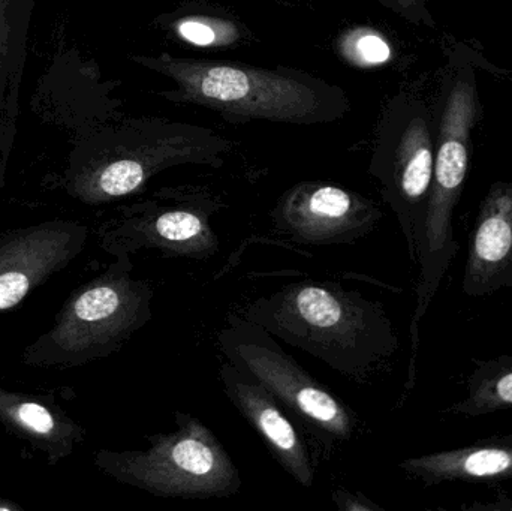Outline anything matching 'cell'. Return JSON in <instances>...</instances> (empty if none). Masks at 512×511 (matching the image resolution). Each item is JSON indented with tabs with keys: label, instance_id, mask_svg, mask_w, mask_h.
Segmentation results:
<instances>
[{
	"label": "cell",
	"instance_id": "cell-6",
	"mask_svg": "<svg viewBox=\"0 0 512 511\" xmlns=\"http://www.w3.org/2000/svg\"><path fill=\"white\" fill-rule=\"evenodd\" d=\"M433 167L435 146L426 117L417 108L393 105L379 131L369 173L381 183L382 197L396 215L414 264Z\"/></svg>",
	"mask_w": 512,
	"mask_h": 511
},
{
	"label": "cell",
	"instance_id": "cell-5",
	"mask_svg": "<svg viewBox=\"0 0 512 511\" xmlns=\"http://www.w3.org/2000/svg\"><path fill=\"white\" fill-rule=\"evenodd\" d=\"M92 168L89 191L114 200L140 191L162 171L180 165L221 168L234 143L215 129L168 117H143L126 123Z\"/></svg>",
	"mask_w": 512,
	"mask_h": 511
},
{
	"label": "cell",
	"instance_id": "cell-15",
	"mask_svg": "<svg viewBox=\"0 0 512 511\" xmlns=\"http://www.w3.org/2000/svg\"><path fill=\"white\" fill-rule=\"evenodd\" d=\"M59 240L47 236L21 240L8 257L0 258V311L14 308L59 257Z\"/></svg>",
	"mask_w": 512,
	"mask_h": 511
},
{
	"label": "cell",
	"instance_id": "cell-4",
	"mask_svg": "<svg viewBox=\"0 0 512 511\" xmlns=\"http://www.w3.org/2000/svg\"><path fill=\"white\" fill-rule=\"evenodd\" d=\"M176 429L149 437V449L105 453L102 465L120 482L167 500H225L242 476L215 432L198 417L174 413Z\"/></svg>",
	"mask_w": 512,
	"mask_h": 511
},
{
	"label": "cell",
	"instance_id": "cell-16",
	"mask_svg": "<svg viewBox=\"0 0 512 511\" xmlns=\"http://www.w3.org/2000/svg\"><path fill=\"white\" fill-rule=\"evenodd\" d=\"M339 53L351 65L369 68L390 60L391 47L384 36L369 27L348 30L339 39Z\"/></svg>",
	"mask_w": 512,
	"mask_h": 511
},
{
	"label": "cell",
	"instance_id": "cell-8",
	"mask_svg": "<svg viewBox=\"0 0 512 511\" xmlns=\"http://www.w3.org/2000/svg\"><path fill=\"white\" fill-rule=\"evenodd\" d=\"M270 219L280 236L298 245H352L376 230L382 210L343 186L300 182L280 195Z\"/></svg>",
	"mask_w": 512,
	"mask_h": 511
},
{
	"label": "cell",
	"instance_id": "cell-20",
	"mask_svg": "<svg viewBox=\"0 0 512 511\" xmlns=\"http://www.w3.org/2000/svg\"><path fill=\"white\" fill-rule=\"evenodd\" d=\"M462 510L468 511H512V497L505 492H498L495 500L490 503H474L462 506Z\"/></svg>",
	"mask_w": 512,
	"mask_h": 511
},
{
	"label": "cell",
	"instance_id": "cell-14",
	"mask_svg": "<svg viewBox=\"0 0 512 511\" xmlns=\"http://www.w3.org/2000/svg\"><path fill=\"white\" fill-rule=\"evenodd\" d=\"M512 410V354L478 360L466 380V396L448 407L460 417H483Z\"/></svg>",
	"mask_w": 512,
	"mask_h": 511
},
{
	"label": "cell",
	"instance_id": "cell-17",
	"mask_svg": "<svg viewBox=\"0 0 512 511\" xmlns=\"http://www.w3.org/2000/svg\"><path fill=\"white\" fill-rule=\"evenodd\" d=\"M18 422L39 435H48L54 431V420L44 407L32 402L20 405L17 410Z\"/></svg>",
	"mask_w": 512,
	"mask_h": 511
},
{
	"label": "cell",
	"instance_id": "cell-12",
	"mask_svg": "<svg viewBox=\"0 0 512 511\" xmlns=\"http://www.w3.org/2000/svg\"><path fill=\"white\" fill-rule=\"evenodd\" d=\"M400 470L424 486L496 483L512 479V434L496 435L459 449L427 453L400 462Z\"/></svg>",
	"mask_w": 512,
	"mask_h": 511
},
{
	"label": "cell",
	"instance_id": "cell-10",
	"mask_svg": "<svg viewBox=\"0 0 512 511\" xmlns=\"http://www.w3.org/2000/svg\"><path fill=\"white\" fill-rule=\"evenodd\" d=\"M219 380L231 404L264 441L277 464L303 488H312L316 455L304 432L283 405L249 372L225 360Z\"/></svg>",
	"mask_w": 512,
	"mask_h": 511
},
{
	"label": "cell",
	"instance_id": "cell-18",
	"mask_svg": "<svg viewBox=\"0 0 512 511\" xmlns=\"http://www.w3.org/2000/svg\"><path fill=\"white\" fill-rule=\"evenodd\" d=\"M376 2L411 23L432 24V18L426 8V0H376Z\"/></svg>",
	"mask_w": 512,
	"mask_h": 511
},
{
	"label": "cell",
	"instance_id": "cell-7",
	"mask_svg": "<svg viewBox=\"0 0 512 511\" xmlns=\"http://www.w3.org/2000/svg\"><path fill=\"white\" fill-rule=\"evenodd\" d=\"M224 203L204 186H174L135 204L116 236L125 254L150 249L162 258L207 261L221 249L213 216Z\"/></svg>",
	"mask_w": 512,
	"mask_h": 511
},
{
	"label": "cell",
	"instance_id": "cell-3",
	"mask_svg": "<svg viewBox=\"0 0 512 511\" xmlns=\"http://www.w3.org/2000/svg\"><path fill=\"white\" fill-rule=\"evenodd\" d=\"M218 345L228 362L249 372L283 405L324 458L357 438V414L319 383L267 330L239 314L228 315Z\"/></svg>",
	"mask_w": 512,
	"mask_h": 511
},
{
	"label": "cell",
	"instance_id": "cell-11",
	"mask_svg": "<svg viewBox=\"0 0 512 511\" xmlns=\"http://www.w3.org/2000/svg\"><path fill=\"white\" fill-rule=\"evenodd\" d=\"M512 288V183L493 186L478 210L462 291L484 297Z\"/></svg>",
	"mask_w": 512,
	"mask_h": 511
},
{
	"label": "cell",
	"instance_id": "cell-13",
	"mask_svg": "<svg viewBox=\"0 0 512 511\" xmlns=\"http://www.w3.org/2000/svg\"><path fill=\"white\" fill-rule=\"evenodd\" d=\"M156 26L168 38L201 50H230L252 38L248 27L230 14L200 5H183L159 15Z\"/></svg>",
	"mask_w": 512,
	"mask_h": 511
},
{
	"label": "cell",
	"instance_id": "cell-19",
	"mask_svg": "<svg viewBox=\"0 0 512 511\" xmlns=\"http://www.w3.org/2000/svg\"><path fill=\"white\" fill-rule=\"evenodd\" d=\"M331 500L340 511H384L375 501L364 497L360 492H351L345 488L334 489Z\"/></svg>",
	"mask_w": 512,
	"mask_h": 511
},
{
	"label": "cell",
	"instance_id": "cell-2",
	"mask_svg": "<svg viewBox=\"0 0 512 511\" xmlns=\"http://www.w3.org/2000/svg\"><path fill=\"white\" fill-rule=\"evenodd\" d=\"M242 317L357 383L399 350L384 305L336 282H291L249 303Z\"/></svg>",
	"mask_w": 512,
	"mask_h": 511
},
{
	"label": "cell",
	"instance_id": "cell-9",
	"mask_svg": "<svg viewBox=\"0 0 512 511\" xmlns=\"http://www.w3.org/2000/svg\"><path fill=\"white\" fill-rule=\"evenodd\" d=\"M131 269L125 254L107 276L75 300L69 333L75 350L111 353L152 320V285L132 279Z\"/></svg>",
	"mask_w": 512,
	"mask_h": 511
},
{
	"label": "cell",
	"instance_id": "cell-1",
	"mask_svg": "<svg viewBox=\"0 0 512 511\" xmlns=\"http://www.w3.org/2000/svg\"><path fill=\"white\" fill-rule=\"evenodd\" d=\"M134 60L174 84L173 89L159 93L165 101L206 108L234 125H330L352 110L342 86L303 69L261 68L237 60L192 59L170 53L135 56Z\"/></svg>",
	"mask_w": 512,
	"mask_h": 511
}]
</instances>
